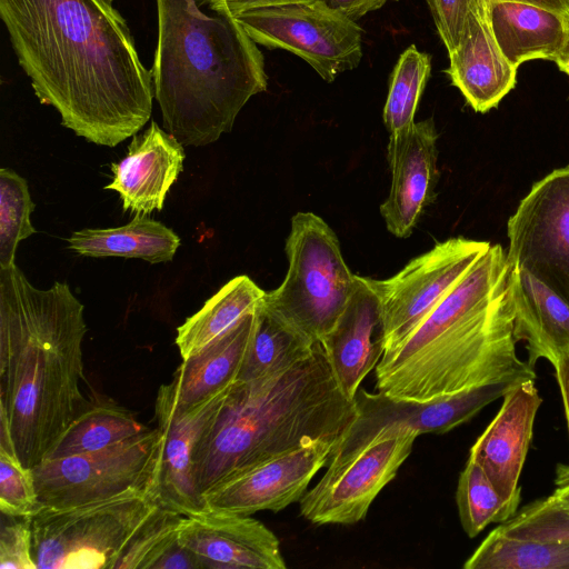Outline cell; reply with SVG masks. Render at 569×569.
I'll list each match as a JSON object with an SVG mask.
<instances>
[{
  "instance_id": "obj_1",
  "label": "cell",
  "mask_w": 569,
  "mask_h": 569,
  "mask_svg": "<svg viewBox=\"0 0 569 569\" xmlns=\"http://www.w3.org/2000/svg\"><path fill=\"white\" fill-rule=\"evenodd\" d=\"M18 62L42 104L87 141L116 147L149 120L151 70L107 0H0Z\"/></svg>"
},
{
  "instance_id": "obj_2",
  "label": "cell",
  "mask_w": 569,
  "mask_h": 569,
  "mask_svg": "<svg viewBox=\"0 0 569 569\" xmlns=\"http://www.w3.org/2000/svg\"><path fill=\"white\" fill-rule=\"evenodd\" d=\"M83 305L56 281L33 287L13 264L0 269V448L33 469L87 408Z\"/></svg>"
},
{
  "instance_id": "obj_3",
  "label": "cell",
  "mask_w": 569,
  "mask_h": 569,
  "mask_svg": "<svg viewBox=\"0 0 569 569\" xmlns=\"http://www.w3.org/2000/svg\"><path fill=\"white\" fill-rule=\"evenodd\" d=\"M510 266L490 248L393 351L376 366V389L429 401L511 377L536 379L516 352Z\"/></svg>"
},
{
  "instance_id": "obj_4",
  "label": "cell",
  "mask_w": 569,
  "mask_h": 569,
  "mask_svg": "<svg viewBox=\"0 0 569 569\" xmlns=\"http://www.w3.org/2000/svg\"><path fill=\"white\" fill-rule=\"evenodd\" d=\"M151 68L163 129L201 147L230 132L248 100L267 89L264 59L233 16L204 12L198 0H156Z\"/></svg>"
},
{
  "instance_id": "obj_5",
  "label": "cell",
  "mask_w": 569,
  "mask_h": 569,
  "mask_svg": "<svg viewBox=\"0 0 569 569\" xmlns=\"http://www.w3.org/2000/svg\"><path fill=\"white\" fill-rule=\"evenodd\" d=\"M355 416L356 400L338 385L317 341L293 366L230 386L196 455L198 491L203 497L212 487L289 450L337 442Z\"/></svg>"
},
{
  "instance_id": "obj_6",
  "label": "cell",
  "mask_w": 569,
  "mask_h": 569,
  "mask_svg": "<svg viewBox=\"0 0 569 569\" xmlns=\"http://www.w3.org/2000/svg\"><path fill=\"white\" fill-rule=\"evenodd\" d=\"M289 268L263 302L312 341L326 336L346 308L356 283L333 230L312 212L292 217L286 242Z\"/></svg>"
},
{
  "instance_id": "obj_7",
  "label": "cell",
  "mask_w": 569,
  "mask_h": 569,
  "mask_svg": "<svg viewBox=\"0 0 569 569\" xmlns=\"http://www.w3.org/2000/svg\"><path fill=\"white\" fill-rule=\"evenodd\" d=\"M158 505L153 495L129 492L76 507H42L31 522L37 568L113 569Z\"/></svg>"
},
{
  "instance_id": "obj_8",
  "label": "cell",
  "mask_w": 569,
  "mask_h": 569,
  "mask_svg": "<svg viewBox=\"0 0 569 569\" xmlns=\"http://www.w3.org/2000/svg\"><path fill=\"white\" fill-rule=\"evenodd\" d=\"M162 448L156 427L96 451L47 459L32 469L41 507H76L129 492L158 499Z\"/></svg>"
},
{
  "instance_id": "obj_9",
  "label": "cell",
  "mask_w": 569,
  "mask_h": 569,
  "mask_svg": "<svg viewBox=\"0 0 569 569\" xmlns=\"http://www.w3.org/2000/svg\"><path fill=\"white\" fill-rule=\"evenodd\" d=\"M233 17L257 44L300 57L326 82L361 61L362 29L322 0L254 8Z\"/></svg>"
},
{
  "instance_id": "obj_10",
  "label": "cell",
  "mask_w": 569,
  "mask_h": 569,
  "mask_svg": "<svg viewBox=\"0 0 569 569\" xmlns=\"http://www.w3.org/2000/svg\"><path fill=\"white\" fill-rule=\"evenodd\" d=\"M525 380L529 379L506 378L429 401L400 399L360 388L355 397L356 416L335 443L327 466L351 458L383 431L409 429L419 435L445 433L470 420Z\"/></svg>"
},
{
  "instance_id": "obj_11",
  "label": "cell",
  "mask_w": 569,
  "mask_h": 569,
  "mask_svg": "<svg viewBox=\"0 0 569 569\" xmlns=\"http://www.w3.org/2000/svg\"><path fill=\"white\" fill-rule=\"evenodd\" d=\"M490 246L451 238L412 259L389 279L368 278L381 305L383 353L407 339Z\"/></svg>"
},
{
  "instance_id": "obj_12",
  "label": "cell",
  "mask_w": 569,
  "mask_h": 569,
  "mask_svg": "<svg viewBox=\"0 0 569 569\" xmlns=\"http://www.w3.org/2000/svg\"><path fill=\"white\" fill-rule=\"evenodd\" d=\"M507 233L509 266L528 271L569 305V166L531 187Z\"/></svg>"
},
{
  "instance_id": "obj_13",
  "label": "cell",
  "mask_w": 569,
  "mask_h": 569,
  "mask_svg": "<svg viewBox=\"0 0 569 569\" xmlns=\"http://www.w3.org/2000/svg\"><path fill=\"white\" fill-rule=\"evenodd\" d=\"M415 430L383 431L369 446L327 471L300 499V513L315 525H355L363 520L379 492L409 457Z\"/></svg>"
},
{
  "instance_id": "obj_14",
  "label": "cell",
  "mask_w": 569,
  "mask_h": 569,
  "mask_svg": "<svg viewBox=\"0 0 569 569\" xmlns=\"http://www.w3.org/2000/svg\"><path fill=\"white\" fill-rule=\"evenodd\" d=\"M229 388L189 409L176 405L167 383L158 390L154 419L163 435L158 502L186 517L209 511L196 485L194 460Z\"/></svg>"
},
{
  "instance_id": "obj_15",
  "label": "cell",
  "mask_w": 569,
  "mask_h": 569,
  "mask_svg": "<svg viewBox=\"0 0 569 569\" xmlns=\"http://www.w3.org/2000/svg\"><path fill=\"white\" fill-rule=\"evenodd\" d=\"M336 442H316L267 459L212 487L204 495L209 510L250 516L280 511L300 501L316 473L325 467Z\"/></svg>"
},
{
  "instance_id": "obj_16",
  "label": "cell",
  "mask_w": 569,
  "mask_h": 569,
  "mask_svg": "<svg viewBox=\"0 0 569 569\" xmlns=\"http://www.w3.org/2000/svg\"><path fill=\"white\" fill-rule=\"evenodd\" d=\"M179 542L201 568H287L274 533L261 521L246 515L209 510L186 517Z\"/></svg>"
},
{
  "instance_id": "obj_17",
  "label": "cell",
  "mask_w": 569,
  "mask_h": 569,
  "mask_svg": "<svg viewBox=\"0 0 569 569\" xmlns=\"http://www.w3.org/2000/svg\"><path fill=\"white\" fill-rule=\"evenodd\" d=\"M542 403L535 379L503 396L502 405L470 449L515 516L521 500L519 478L532 439L536 413Z\"/></svg>"
},
{
  "instance_id": "obj_18",
  "label": "cell",
  "mask_w": 569,
  "mask_h": 569,
  "mask_svg": "<svg viewBox=\"0 0 569 569\" xmlns=\"http://www.w3.org/2000/svg\"><path fill=\"white\" fill-rule=\"evenodd\" d=\"M437 139L431 118L415 122L405 132L390 134L388 161L391 188L380 206L387 229L398 238H407L425 208L435 197L438 181Z\"/></svg>"
},
{
  "instance_id": "obj_19",
  "label": "cell",
  "mask_w": 569,
  "mask_h": 569,
  "mask_svg": "<svg viewBox=\"0 0 569 569\" xmlns=\"http://www.w3.org/2000/svg\"><path fill=\"white\" fill-rule=\"evenodd\" d=\"M382 336L380 300L368 278L356 276L346 308L320 340L332 373L349 398L355 399L362 380L380 360Z\"/></svg>"
},
{
  "instance_id": "obj_20",
  "label": "cell",
  "mask_w": 569,
  "mask_h": 569,
  "mask_svg": "<svg viewBox=\"0 0 569 569\" xmlns=\"http://www.w3.org/2000/svg\"><path fill=\"white\" fill-rule=\"evenodd\" d=\"M184 158L183 146L152 121L141 134L133 136L127 156L111 163L113 179L104 189L119 193L123 211H161Z\"/></svg>"
},
{
  "instance_id": "obj_21",
  "label": "cell",
  "mask_w": 569,
  "mask_h": 569,
  "mask_svg": "<svg viewBox=\"0 0 569 569\" xmlns=\"http://www.w3.org/2000/svg\"><path fill=\"white\" fill-rule=\"evenodd\" d=\"M448 56L446 73L477 112L498 106L516 86L518 68L507 60L496 42L487 2L470 12L458 44Z\"/></svg>"
},
{
  "instance_id": "obj_22",
  "label": "cell",
  "mask_w": 569,
  "mask_h": 569,
  "mask_svg": "<svg viewBox=\"0 0 569 569\" xmlns=\"http://www.w3.org/2000/svg\"><path fill=\"white\" fill-rule=\"evenodd\" d=\"M509 291L513 337L526 341L528 363L538 359L553 367L569 348V305L528 271L510 267Z\"/></svg>"
},
{
  "instance_id": "obj_23",
  "label": "cell",
  "mask_w": 569,
  "mask_h": 569,
  "mask_svg": "<svg viewBox=\"0 0 569 569\" xmlns=\"http://www.w3.org/2000/svg\"><path fill=\"white\" fill-rule=\"evenodd\" d=\"M496 42L507 60L518 68L533 59L555 60L569 40V16L535 4L487 1Z\"/></svg>"
},
{
  "instance_id": "obj_24",
  "label": "cell",
  "mask_w": 569,
  "mask_h": 569,
  "mask_svg": "<svg viewBox=\"0 0 569 569\" xmlns=\"http://www.w3.org/2000/svg\"><path fill=\"white\" fill-rule=\"evenodd\" d=\"M256 310V309H254ZM254 311L193 356L182 360L167 383L176 405L194 407L230 387L238 377L251 337Z\"/></svg>"
},
{
  "instance_id": "obj_25",
  "label": "cell",
  "mask_w": 569,
  "mask_h": 569,
  "mask_svg": "<svg viewBox=\"0 0 569 569\" xmlns=\"http://www.w3.org/2000/svg\"><path fill=\"white\" fill-rule=\"evenodd\" d=\"M67 242L69 249L80 256L138 258L160 263L173 259L180 238L149 214L138 213L121 227L74 231Z\"/></svg>"
},
{
  "instance_id": "obj_26",
  "label": "cell",
  "mask_w": 569,
  "mask_h": 569,
  "mask_svg": "<svg viewBox=\"0 0 569 569\" xmlns=\"http://www.w3.org/2000/svg\"><path fill=\"white\" fill-rule=\"evenodd\" d=\"M264 291L248 276L228 281L202 308L177 328L176 345L182 360L193 356L254 311Z\"/></svg>"
},
{
  "instance_id": "obj_27",
  "label": "cell",
  "mask_w": 569,
  "mask_h": 569,
  "mask_svg": "<svg viewBox=\"0 0 569 569\" xmlns=\"http://www.w3.org/2000/svg\"><path fill=\"white\" fill-rule=\"evenodd\" d=\"M315 345L277 316L262 298L254 310L251 337L236 381L254 380L282 371L307 357Z\"/></svg>"
},
{
  "instance_id": "obj_28",
  "label": "cell",
  "mask_w": 569,
  "mask_h": 569,
  "mask_svg": "<svg viewBox=\"0 0 569 569\" xmlns=\"http://www.w3.org/2000/svg\"><path fill=\"white\" fill-rule=\"evenodd\" d=\"M149 429L124 407L97 397L96 400L89 401L47 459L96 451Z\"/></svg>"
},
{
  "instance_id": "obj_29",
  "label": "cell",
  "mask_w": 569,
  "mask_h": 569,
  "mask_svg": "<svg viewBox=\"0 0 569 569\" xmlns=\"http://www.w3.org/2000/svg\"><path fill=\"white\" fill-rule=\"evenodd\" d=\"M465 569H569V543L521 539L495 528L467 559Z\"/></svg>"
},
{
  "instance_id": "obj_30",
  "label": "cell",
  "mask_w": 569,
  "mask_h": 569,
  "mask_svg": "<svg viewBox=\"0 0 569 569\" xmlns=\"http://www.w3.org/2000/svg\"><path fill=\"white\" fill-rule=\"evenodd\" d=\"M430 74L431 57L428 53L411 44L400 54L391 73L382 114L390 134L405 132L412 127Z\"/></svg>"
},
{
  "instance_id": "obj_31",
  "label": "cell",
  "mask_w": 569,
  "mask_h": 569,
  "mask_svg": "<svg viewBox=\"0 0 569 569\" xmlns=\"http://www.w3.org/2000/svg\"><path fill=\"white\" fill-rule=\"evenodd\" d=\"M456 502L461 526L470 538L489 523H502L513 517L482 467L470 457L459 476Z\"/></svg>"
},
{
  "instance_id": "obj_32",
  "label": "cell",
  "mask_w": 569,
  "mask_h": 569,
  "mask_svg": "<svg viewBox=\"0 0 569 569\" xmlns=\"http://www.w3.org/2000/svg\"><path fill=\"white\" fill-rule=\"evenodd\" d=\"M34 208L27 180L10 168H1L0 269L16 264L19 242L36 233L30 221Z\"/></svg>"
},
{
  "instance_id": "obj_33",
  "label": "cell",
  "mask_w": 569,
  "mask_h": 569,
  "mask_svg": "<svg viewBox=\"0 0 569 569\" xmlns=\"http://www.w3.org/2000/svg\"><path fill=\"white\" fill-rule=\"evenodd\" d=\"M186 516L158 505L117 558L113 569H152L179 539Z\"/></svg>"
},
{
  "instance_id": "obj_34",
  "label": "cell",
  "mask_w": 569,
  "mask_h": 569,
  "mask_svg": "<svg viewBox=\"0 0 569 569\" xmlns=\"http://www.w3.org/2000/svg\"><path fill=\"white\" fill-rule=\"evenodd\" d=\"M497 529L509 537L569 543V507L551 496L527 505Z\"/></svg>"
},
{
  "instance_id": "obj_35",
  "label": "cell",
  "mask_w": 569,
  "mask_h": 569,
  "mask_svg": "<svg viewBox=\"0 0 569 569\" xmlns=\"http://www.w3.org/2000/svg\"><path fill=\"white\" fill-rule=\"evenodd\" d=\"M32 469L16 453L0 448V510L16 517H33L40 509Z\"/></svg>"
},
{
  "instance_id": "obj_36",
  "label": "cell",
  "mask_w": 569,
  "mask_h": 569,
  "mask_svg": "<svg viewBox=\"0 0 569 569\" xmlns=\"http://www.w3.org/2000/svg\"><path fill=\"white\" fill-rule=\"evenodd\" d=\"M1 515L0 569H38L32 550V517Z\"/></svg>"
},
{
  "instance_id": "obj_37",
  "label": "cell",
  "mask_w": 569,
  "mask_h": 569,
  "mask_svg": "<svg viewBox=\"0 0 569 569\" xmlns=\"http://www.w3.org/2000/svg\"><path fill=\"white\" fill-rule=\"evenodd\" d=\"M487 0H427L438 34L448 52L459 42L470 12Z\"/></svg>"
},
{
  "instance_id": "obj_38",
  "label": "cell",
  "mask_w": 569,
  "mask_h": 569,
  "mask_svg": "<svg viewBox=\"0 0 569 569\" xmlns=\"http://www.w3.org/2000/svg\"><path fill=\"white\" fill-rule=\"evenodd\" d=\"M315 0H201L199 2L200 6L207 3L209 9L216 12H223L230 16H236L242 11L270 7V6H281V4H290V3H299V2H309Z\"/></svg>"
},
{
  "instance_id": "obj_39",
  "label": "cell",
  "mask_w": 569,
  "mask_h": 569,
  "mask_svg": "<svg viewBox=\"0 0 569 569\" xmlns=\"http://www.w3.org/2000/svg\"><path fill=\"white\" fill-rule=\"evenodd\" d=\"M152 569H201L193 555L179 539L153 565Z\"/></svg>"
},
{
  "instance_id": "obj_40",
  "label": "cell",
  "mask_w": 569,
  "mask_h": 569,
  "mask_svg": "<svg viewBox=\"0 0 569 569\" xmlns=\"http://www.w3.org/2000/svg\"><path fill=\"white\" fill-rule=\"evenodd\" d=\"M330 8L351 19L359 20L369 12L376 11L383 7L388 1L398 0H322Z\"/></svg>"
},
{
  "instance_id": "obj_41",
  "label": "cell",
  "mask_w": 569,
  "mask_h": 569,
  "mask_svg": "<svg viewBox=\"0 0 569 569\" xmlns=\"http://www.w3.org/2000/svg\"><path fill=\"white\" fill-rule=\"evenodd\" d=\"M553 368L556 370V377L562 396L569 432V348L560 356L557 365Z\"/></svg>"
},
{
  "instance_id": "obj_42",
  "label": "cell",
  "mask_w": 569,
  "mask_h": 569,
  "mask_svg": "<svg viewBox=\"0 0 569 569\" xmlns=\"http://www.w3.org/2000/svg\"><path fill=\"white\" fill-rule=\"evenodd\" d=\"M555 485L556 489L550 496L559 503L569 507V465L557 466Z\"/></svg>"
},
{
  "instance_id": "obj_43",
  "label": "cell",
  "mask_w": 569,
  "mask_h": 569,
  "mask_svg": "<svg viewBox=\"0 0 569 569\" xmlns=\"http://www.w3.org/2000/svg\"><path fill=\"white\" fill-rule=\"evenodd\" d=\"M490 1V0H487ZM535 4L549 10L558 11L569 16V0H509Z\"/></svg>"
},
{
  "instance_id": "obj_44",
  "label": "cell",
  "mask_w": 569,
  "mask_h": 569,
  "mask_svg": "<svg viewBox=\"0 0 569 569\" xmlns=\"http://www.w3.org/2000/svg\"><path fill=\"white\" fill-rule=\"evenodd\" d=\"M560 71L569 76V40L562 52L553 60Z\"/></svg>"
},
{
  "instance_id": "obj_45",
  "label": "cell",
  "mask_w": 569,
  "mask_h": 569,
  "mask_svg": "<svg viewBox=\"0 0 569 569\" xmlns=\"http://www.w3.org/2000/svg\"><path fill=\"white\" fill-rule=\"evenodd\" d=\"M109 3H112L114 0H107Z\"/></svg>"
},
{
  "instance_id": "obj_46",
  "label": "cell",
  "mask_w": 569,
  "mask_h": 569,
  "mask_svg": "<svg viewBox=\"0 0 569 569\" xmlns=\"http://www.w3.org/2000/svg\"><path fill=\"white\" fill-rule=\"evenodd\" d=\"M201 0H198V2H200Z\"/></svg>"
}]
</instances>
